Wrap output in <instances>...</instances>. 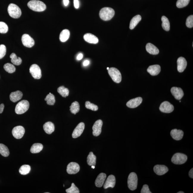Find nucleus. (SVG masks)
Wrapping results in <instances>:
<instances>
[{
	"instance_id": "2f4dec72",
	"label": "nucleus",
	"mask_w": 193,
	"mask_h": 193,
	"mask_svg": "<svg viewBox=\"0 0 193 193\" xmlns=\"http://www.w3.org/2000/svg\"><path fill=\"white\" fill-rule=\"evenodd\" d=\"M70 110L71 113L76 114L79 112L80 110V105L78 102L75 101L71 103L70 107Z\"/></svg>"
},
{
	"instance_id": "cd10ccee",
	"label": "nucleus",
	"mask_w": 193,
	"mask_h": 193,
	"mask_svg": "<svg viewBox=\"0 0 193 193\" xmlns=\"http://www.w3.org/2000/svg\"><path fill=\"white\" fill-rule=\"evenodd\" d=\"M43 145L39 143L34 144L30 148V152L32 153H37L40 152L43 149Z\"/></svg>"
},
{
	"instance_id": "ea45409f",
	"label": "nucleus",
	"mask_w": 193,
	"mask_h": 193,
	"mask_svg": "<svg viewBox=\"0 0 193 193\" xmlns=\"http://www.w3.org/2000/svg\"><path fill=\"white\" fill-rule=\"evenodd\" d=\"M66 192L67 193H79L80 192L79 189L75 186L74 183L71 184V186L69 188L66 189Z\"/></svg>"
},
{
	"instance_id": "6e6d98bb",
	"label": "nucleus",
	"mask_w": 193,
	"mask_h": 193,
	"mask_svg": "<svg viewBox=\"0 0 193 193\" xmlns=\"http://www.w3.org/2000/svg\"><path fill=\"white\" fill-rule=\"evenodd\" d=\"M109 69V68H108V67L107 68V70H108Z\"/></svg>"
},
{
	"instance_id": "3c124183",
	"label": "nucleus",
	"mask_w": 193,
	"mask_h": 193,
	"mask_svg": "<svg viewBox=\"0 0 193 193\" xmlns=\"http://www.w3.org/2000/svg\"><path fill=\"white\" fill-rule=\"evenodd\" d=\"M89 64V61L88 60H86L84 61L83 63V65L84 66H88Z\"/></svg>"
},
{
	"instance_id": "a211bd4d",
	"label": "nucleus",
	"mask_w": 193,
	"mask_h": 193,
	"mask_svg": "<svg viewBox=\"0 0 193 193\" xmlns=\"http://www.w3.org/2000/svg\"><path fill=\"white\" fill-rule=\"evenodd\" d=\"M154 171L158 175H162L165 174L169 171V169L167 166L163 165H156L153 168Z\"/></svg>"
},
{
	"instance_id": "a19ab883",
	"label": "nucleus",
	"mask_w": 193,
	"mask_h": 193,
	"mask_svg": "<svg viewBox=\"0 0 193 193\" xmlns=\"http://www.w3.org/2000/svg\"><path fill=\"white\" fill-rule=\"evenodd\" d=\"M85 107L87 109H89L93 111L97 110H98V107L97 105L91 103L90 102L86 101L85 103Z\"/></svg>"
},
{
	"instance_id": "f704fd0d",
	"label": "nucleus",
	"mask_w": 193,
	"mask_h": 193,
	"mask_svg": "<svg viewBox=\"0 0 193 193\" xmlns=\"http://www.w3.org/2000/svg\"><path fill=\"white\" fill-rule=\"evenodd\" d=\"M57 91L63 97H66V96L69 95V89L63 86L59 87L57 89Z\"/></svg>"
},
{
	"instance_id": "c756f323",
	"label": "nucleus",
	"mask_w": 193,
	"mask_h": 193,
	"mask_svg": "<svg viewBox=\"0 0 193 193\" xmlns=\"http://www.w3.org/2000/svg\"><path fill=\"white\" fill-rule=\"evenodd\" d=\"M96 157L92 152L89 153L87 157V162L89 166H95L96 164Z\"/></svg>"
},
{
	"instance_id": "49530a36",
	"label": "nucleus",
	"mask_w": 193,
	"mask_h": 193,
	"mask_svg": "<svg viewBox=\"0 0 193 193\" xmlns=\"http://www.w3.org/2000/svg\"><path fill=\"white\" fill-rule=\"evenodd\" d=\"M74 4L75 8L78 9L79 7V2L78 0H74Z\"/></svg>"
},
{
	"instance_id": "dca6fc26",
	"label": "nucleus",
	"mask_w": 193,
	"mask_h": 193,
	"mask_svg": "<svg viewBox=\"0 0 193 193\" xmlns=\"http://www.w3.org/2000/svg\"><path fill=\"white\" fill-rule=\"evenodd\" d=\"M142 98L138 97L133 98L130 100L126 104L127 106L129 108H133L138 106L142 103Z\"/></svg>"
},
{
	"instance_id": "1a4fd4ad",
	"label": "nucleus",
	"mask_w": 193,
	"mask_h": 193,
	"mask_svg": "<svg viewBox=\"0 0 193 193\" xmlns=\"http://www.w3.org/2000/svg\"><path fill=\"white\" fill-rule=\"evenodd\" d=\"M25 130L24 128L22 126H17L15 127L12 130L13 136L15 138L20 139L24 136Z\"/></svg>"
},
{
	"instance_id": "412c9836",
	"label": "nucleus",
	"mask_w": 193,
	"mask_h": 193,
	"mask_svg": "<svg viewBox=\"0 0 193 193\" xmlns=\"http://www.w3.org/2000/svg\"><path fill=\"white\" fill-rule=\"evenodd\" d=\"M161 67L159 65H154L149 66L147 71L152 76H156L160 73L161 71Z\"/></svg>"
},
{
	"instance_id": "0eeeda50",
	"label": "nucleus",
	"mask_w": 193,
	"mask_h": 193,
	"mask_svg": "<svg viewBox=\"0 0 193 193\" xmlns=\"http://www.w3.org/2000/svg\"><path fill=\"white\" fill-rule=\"evenodd\" d=\"M187 157L184 154L178 153L173 155L171 159L173 163L176 164H181L187 161Z\"/></svg>"
},
{
	"instance_id": "b1692460",
	"label": "nucleus",
	"mask_w": 193,
	"mask_h": 193,
	"mask_svg": "<svg viewBox=\"0 0 193 193\" xmlns=\"http://www.w3.org/2000/svg\"><path fill=\"white\" fill-rule=\"evenodd\" d=\"M106 178V175L104 173H102L98 175L95 182L96 187H101L102 186Z\"/></svg>"
},
{
	"instance_id": "79ce46f5",
	"label": "nucleus",
	"mask_w": 193,
	"mask_h": 193,
	"mask_svg": "<svg viewBox=\"0 0 193 193\" xmlns=\"http://www.w3.org/2000/svg\"><path fill=\"white\" fill-rule=\"evenodd\" d=\"M8 28L6 23L0 21V33H6L8 31Z\"/></svg>"
},
{
	"instance_id": "603ef678",
	"label": "nucleus",
	"mask_w": 193,
	"mask_h": 193,
	"mask_svg": "<svg viewBox=\"0 0 193 193\" xmlns=\"http://www.w3.org/2000/svg\"><path fill=\"white\" fill-rule=\"evenodd\" d=\"M64 4L65 6H67L69 4V0H63Z\"/></svg>"
},
{
	"instance_id": "09e8293b",
	"label": "nucleus",
	"mask_w": 193,
	"mask_h": 193,
	"mask_svg": "<svg viewBox=\"0 0 193 193\" xmlns=\"http://www.w3.org/2000/svg\"><path fill=\"white\" fill-rule=\"evenodd\" d=\"M83 55L82 53H80L78 55L77 57V60H80L83 58Z\"/></svg>"
},
{
	"instance_id": "2eb2a0df",
	"label": "nucleus",
	"mask_w": 193,
	"mask_h": 193,
	"mask_svg": "<svg viewBox=\"0 0 193 193\" xmlns=\"http://www.w3.org/2000/svg\"><path fill=\"white\" fill-rule=\"evenodd\" d=\"M171 91L172 95L177 100L181 99L184 95L183 91L180 88L173 87L172 88Z\"/></svg>"
},
{
	"instance_id": "393cba45",
	"label": "nucleus",
	"mask_w": 193,
	"mask_h": 193,
	"mask_svg": "<svg viewBox=\"0 0 193 193\" xmlns=\"http://www.w3.org/2000/svg\"><path fill=\"white\" fill-rule=\"evenodd\" d=\"M146 48L147 51L150 54L157 55L159 53V50L156 46L151 43L147 44Z\"/></svg>"
},
{
	"instance_id": "f257e3e1",
	"label": "nucleus",
	"mask_w": 193,
	"mask_h": 193,
	"mask_svg": "<svg viewBox=\"0 0 193 193\" xmlns=\"http://www.w3.org/2000/svg\"><path fill=\"white\" fill-rule=\"evenodd\" d=\"M28 6L31 10L35 12L44 11L46 9L45 4L42 1L38 0H32L28 3Z\"/></svg>"
},
{
	"instance_id": "ddd939ff",
	"label": "nucleus",
	"mask_w": 193,
	"mask_h": 193,
	"mask_svg": "<svg viewBox=\"0 0 193 193\" xmlns=\"http://www.w3.org/2000/svg\"><path fill=\"white\" fill-rule=\"evenodd\" d=\"M103 122L101 119L98 120L94 123L93 126V135L94 136H98L101 133Z\"/></svg>"
},
{
	"instance_id": "bb28decb",
	"label": "nucleus",
	"mask_w": 193,
	"mask_h": 193,
	"mask_svg": "<svg viewBox=\"0 0 193 193\" xmlns=\"http://www.w3.org/2000/svg\"><path fill=\"white\" fill-rule=\"evenodd\" d=\"M141 19H142V18H141V16L139 15H136L132 18L130 23V29H133L138 24L139 21H141Z\"/></svg>"
},
{
	"instance_id": "423d86ee",
	"label": "nucleus",
	"mask_w": 193,
	"mask_h": 193,
	"mask_svg": "<svg viewBox=\"0 0 193 193\" xmlns=\"http://www.w3.org/2000/svg\"><path fill=\"white\" fill-rule=\"evenodd\" d=\"M108 73L114 82L118 83H120L122 80V76L119 70L114 67L109 68Z\"/></svg>"
},
{
	"instance_id": "de8ad7c7",
	"label": "nucleus",
	"mask_w": 193,
	"mask_h": 193,
	"mask_svg": "<svg viewBox=\"0 0 193 193\" xmlns=\"http://www.w3.org/2000/svg\"><path fill=\"white\" fill-rule=\"evenodd\" d=\"M4 105L3 104L0 105V114H1L3 111L4 109Z\"/></svg>"
},
{
	"instance_id": "4c0bfd02",
	"label": "nucleus",
	"mask_w": 193,
	"mask_h": 193,
	"mask_svg": "<svg viewBox=\"0 0 193 193\" xmlns=\"http://www.w3.org/2000/svg\"><path fill=\"white\" fill-rule=\"evenodd\" d=\"M4 69L7 72L10 73H13L15 72L16 69L13 64L10 63H7L4 66Z\"/></svg>"
},
{
	"instance_id": "aec40b11",
	"label": "nucleus",
	"mask_w": 193,
	"mask_h": 193,
	"mask_svg": "<svg viewBox=\"0 0 193 193\" xmlns=\"http://www.w3.org/2000/svg\"><path fill=\"white\" fill-rule=\"evenodd\" d=\"M172 137L175 140L179 141L181 140L183 137V132L181 130L175 129L171 130L170 133Z\"/></svg>"
},
{
	"instance_id": "a18cd8bd",
	"label": "nucleus",
	"mask_w": 193,
	"mask_h": 193,
	"mask_svg": "<svg viewBox=\"0 0 193 193\" xmlns=\"http://www.w3.org/2000/svg\"><path fill=\"white\" fill-rule=\"evenodd\" d=\"M141 193H151L150 191L148 186L147 185H144L143 186L142 188L141 189Z\"/></svg>"
},
{
	"instance_id": "72a5a7b5",
	"label": "nucleus",
	"mask_w": 193,
	"mask_h": 193,
	"mask_svg": "<svg viewBox=\"0 0 193 193\" xmlns=\"http://www.w3.org/2000/svg\"><path fill=\"white\" fill-rule=\"evenodd\" d=\"M0 154L5 157H8L10 155L8 148L3 144H0Z\"/></svg>"
},
{
	"instance_id": "8fccbe9b",
	"label": "nucleus",
	"mask_w": 193,
	"mask_h": 193,
	"mask_svg": "<svg viewBox=\"0 0 193 193\" xmlns=\"http://www.w3.org/2000/svg\"><path fill=\"white\" fill-rule=\"evenodd\" d=\"M189 177L191 178H193V169L192 168V169H190V170L189 171Z\"/></svg>"
},
{
	"instance_id": "6e6552de",
	"label": "nucleus",
	"mask_w": 193,
	"mask_h": 193,
	"mask_svg": "<svg viewBox=\"0 0 193 193\" xmlns=\"http://www.w3.org/2000/svg\"><path fill=\"white\" fill-rule=\"evenodd\" d=\"M29 72L35 79H39L42 77V72L40 67L37 64H33L30 66Z\"/></svg>"
},
{
	"instance_id": "13d9d810",
	"label": "nucleus",
	"mask_w": 193,
	"mask_h": 193,
	"mask_svg": "<svg viewBox=\"0 0 193 193\" xmlns=\"http://www.w3.org/2000/svg\"><path fill=\"white\" fill-rule=\"evenodd\" d=\"M63 187H64V185H63Z\"/></svg>"
},
{
	"instance_id": "39448f33",
	"label": "nucleus",
	"mask_w": 193,
	"mask_h": 193,
	"mask_svg": "<svg viewBox=\"0 0 193 193\" xmlns=\"http://www.w3.org/2000/svg\"><path fill=\"white\" fill-rule=\"evenodd\" d=\"M128 186L130 190L134 191L137 189L138 184V178L136 174L131 172L129 175L128 178Z\"/></svg>"
},
{
	"instance_id": "4d7b16f0",
	"label": "nucleus",
	"mask_w": 193,
	"mask_h": 193,
	"mask_svg": "<svg viewBox=\"0 0 193 193\" xmlns=\"http://www.w3.org/2000/svg\"><path fill=\"white\" fill-rule=\"evenodd\" d=\"M180 102H181V101H180Z\"/></svg>"
},
{
	"instance_id": "20e7f679",
	"label": "nucleus",
	"mask_w": 193,
	"mask_h": 193,
	"mask_svg": "<svg viewBox=\"0 0 193 193\" xmlns=\"http://www.w3.org/2000/svg\"><path fill=\"white\" fill-rule=\"evenodd\" d=\"M29 103L27 100H22L17 104L15 107V112L18 114L24 113L28 110Z\"/></svg>"
},
{
	"instance_id": "f03ea898",
	"label": "nucleus",
	"mask_w": 193,
	"mask_h": 193,
	"mask_svg": "<svg viewBox=\"0 0 193 193\" xmlns=\"http://www.w3.org/2000/svg\"><path fill=\"white\" fill-rule=\"evenodd\" d=\"M115 12L110 7H105L102 8L99 12L100 17L103 20L108 21L112 18L114 15Z\"/></svg>"
},
{
	"instance_id": "473e14b6",
	"label": "nucleus",
	"mask_w": 193,
	"mask_h": 193,
	"mask_svg": "<svg viewBox=\"0 0 193 193\" xmlns=\"http://www.w3.org/2000/svg\"><path fill=\"white\" fill-rule=\"evenodd\" d=\"M162 28L166 31H169L170 29V23L169 19L164 16L161 18Z\"/></svg>"
},
{
	"instance_id": "a878e982",
	"label": "nucleus",
	"mask_w": 193,
	"mask_h": 193,
	"mask_svg": "<svg viewBox=\"0 0 193 193\" xmlns=\"http://www.w3.org/2000/svg\"><path fill=\"white\" fill-rule=\"evenodd\" d=\"M43 129L46 133L50 135L55 130L54 124L51 122H48L44 124Z\"/></svg>"
},
{
	"instance_id": "f3484780",
	"label": "nucleus",
	"mask_w": 193,
	"mask_h": 193,
	"mask_svg": "<svg viewBox=\"0 0 193 193\" xmlns=\"http://www.w3.org/2000/svg\"><path fill=\"white\" fill-rule=\"evenodd\" d=\"M178 70L179 72H182L187 67V62L186 59L183 57H180L177 60Z\"/></svg>"
},
{
	"instance_id": "c9c22d12",
	"label": "nucleus",
	"mask_w": 193,
	"mask_h": 193,
	"mask_svg": "<svg viewBox=\"0 0 193 193\" xmlns=\"http://www.w3.org/2000/svg\"><path fill=\"white\" fill-rule=\"evenodd\" d=\"M31 168L30 166L27 164L22 165L20 168L19 172L22 175H26L29 173Z\"/></svg>"
},
{
	"instance_id": "864d4df0",
	"label": "nucleus",
	"mask_w": 193,
	"mask_h": 193,
	"mask_svg": "<svg viewBox=\"0 0 193 193\" xmlns=\"http://www.w3.org/2000/svg\"><path fill=\"white\" fill-rule=\"evenodd\" d=\"M91 167H92V169H94V168H95V166H91Z\"/></svg>"
},
{
	"instance_id": "f8f14e48",
	"label": "nucleus",
	"mask_w": 193,
	"mask_h": 193,
	"mask_svg": "<svg viewBox=\"0 0 193 193\" xmlns=\"http://www.w3.org/2000/svg\"><path fill=\"white\" fill-rule=\"evenodd\" d=\"M80 170V166L77 163L71 162L67 166V172L69 174H75Z\"/></svg>"
},
{
	"instance_id": "7c9ffc66",
	"label": "nucleus",
	"mask_w": 193,
	"mask_h": 193,
	"mask_svg": "<svg viewBox=\"0 0 193 193\" xmlns=\"http://www.w3.org/2000/svg\"><path fill=\"white\" fill-rule=\"evenodd\" d=\"M10 58L11 59L12 63L16 66L20 65L22 62V60L20 57H18L14 53H12L10 56Z\"/></svg>"
},
{
	"instance_id": "e433bc0d",
	"label": "nucleus",
	"mask_w": 193,
	"mask_h": 193,
	"mask_svg": "<svg viewBox=\"0 0 193 193\" xmlns=\"http://www.w3.org/2000/svg\"><path fill=\"white\" fill-rule=\"evenodd\" d=\"M44 100L46 101V103L49 105H54L55 102L54 95L51 93H49V94L46 96Z\"/></svg>"
},
{
	"instance_id": "9d476101",
	"label": "nucleus",
	"mask_w": 193,
	"mask_h": 193,
	"mask_svg": "<svg viewBox=\"0 0 193 193\" xmlns=\"http://www.w3.org/2000/svg\"><path fill=\"white\" fill-rule=\"evenodd\" d=\"M21 41L23 45L27 47L31 48L35 45L34 39L28 34H24L22 35Z\"/></svg>"
},
{
	"instance_id": "9b49d317",
	"label": "nucleus",
	"mask_w": 193,
	"mask_h": 193,
	"mask_svg": "<svg viewBox=\"0 0 193 193\" xmlns=\"http://www.w3.org/2000/svg\"><path fill=\"white\" fill-rule=\"evenodd\" d=\"M174 107L173 105L168 101H164L162 102L160 107V110L161 112L166 113H170L174 110Z\"/></svg>"
},
{
	"instance_id": "37998d69",
	"label": "nucleus",
	"mask_w": 193,
	"mask_h": 193,
	"mask_svg": "<svg viewBox=\"0 0 193 193\" xmlns=\"http://www.w3.org/2000/svg\"><path fill=\"white\" fill-rule=\"evenodd\" d=\"M186 25L187 27L192 28L193 27V15H191L187 18Z\"/></svg>"
},
{
	"instance_id": "c03bdc74",
	"label": "nucleus",
	"mask_w": 193,
	"mask_h": 193,
	"mask_svg": "<svg viewBox=\"0 0 193 193\" xmlns=\"http://www.w3.org/2000/svg\"><path fill=\"white\" fill-rule=\"evenodd\" d=\"M6 53V47L4 45H0V59L4 57Z\"/></svg>"
},
{
	"instance_id": "5701e85b",
	"label": "nucleus",
	"mask_w": 193,
	"mask_h": 193,
	"mask_svg": "<svg viewBox=\"0 0 193 193\" xmlns=\"http://www.w3.org/2000/svg\"><path fill=\"white\" fill-rule=\"evenodd\" d=\"M84 39L85 41L90 43L96 44L98 42V38L91 33H87L84 36Z\"/></svg>"
},
{
	"instance_id": "c85d7f7f",
	"label": "nucleus",
	"mask_w": 193,
	"mask_h": 193,
	"mask_svg": "<svg viewBox=\"0 0 193 193\" xmlns=\"http://www.w3.org/2000/svg\"><path fill=\"white\" fill-rule=\"evenodd\" d=\"M70 36V32L69 30H63L60 35V39L61 42H64L69 39Z\"/></svg>"
},
{
	"instance_id": "4be33fe9",
	"label": "nucleus",
	"mask_w": 193,
	"mask_h": 193,
	"mask_svg": "<svg viewBox=\"0 0 193 193\" xmlns=\"http://www.w3.org/2000/svg\"><path fill=\"white\" fill-rule=\"evenodd\" d=\"M22 96V93L20 91H17L11 93L10 97L11 101L13 102H16L21 99Z\"/></svg>"
},
{
	"instance_id": "6ab92c4d",
	"label": "nucleus",
	"mask_w": 193,
	"mask_h": 193,
	"mask_svg": "<svg viewBox=\"0 0 193 193\" xmlns=\"http://www.w3.org/2000/svg\"><path fill=\"white\" fill-rule=\"evenodd\" d=\"M116 184V178L114 175H110L107 178L104 185L103 186L105 189H108L109 187L113 188Z\"/></svg>"
},
{
	"instance_id": "58836bf2",
	"label": "nucleus",
	"mask_w": 193,
	"mask_h": 193,
	"mask_svg": "<svg viewBox=\"0 0 193 193\" xmlns=\"http://www.w3.org/2000/svg\"><path fill=\"white\" fill-rule=\"evenodd\" d=\"M190 0H178L176 3V6L178 8H182L189 4Z\"/></svg>"
},
{
	"instance_id": "4468645a",
	"label": "nucleus",
	"mask_w": 193,
	"mask_h": 193,
	"mask_svg": "<svg viewBox=\"0 0 193 193\" xmlns=\"http://www.w3.org/2000/svg\"><path fill=\"white\" fill-rule=\"evenodd\" d=\"M85 124L83 122H80L77 126L73 130L72 136L73 138H76L82 135L85 129Z\"/></svg>"
},
{
	"instance_id": "5fc2aeb1",
	"label": "nucleus",
	"mask_w": 193,
	"mask_h": 193,
	"mask_svg": "<svg viewBox=\"0 0 193 193\" xmlns=\"http://www.w3.org/2000/svg\"><path fill=\"white\" fill-rule=\"evenodd\" d=\"M184 192L183 191H179V192H178V193H184Z\"/></svg>"
},
{
	"instance_id": "7ed1b4c3",
	"label": "nucleus",
	"mask_w": 193,
	"mask_h": 193,
	"mask_svg": "<svg viewBox=\"0 0 193 193\" xmlns=\"http://www.w3.org/2000/svg\"><path fill=\"white\" fill-rule=\"evenodd\" d=\"M8 12L10 17L14 18H18L21 14V9L17 5L13 3H11L9 5Z\"/></svg>"
}]
</instances>
